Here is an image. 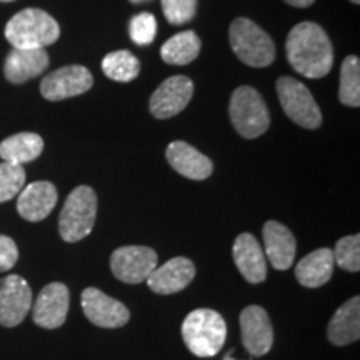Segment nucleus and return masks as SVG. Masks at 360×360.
<instances>
[{"mask_svg": "<svg viewBox=\"0 0 360 360\" xmlns=\"http://www.w3.org/2000/svg\"><path fill=\"white\" fill-rule=\"evenodd\" d=\"M231 47L249 67H267L276 58V45L264 29L245 17H238L229 29Z\"/></svg>", "mask_w": 360, "mask_h": 360, "instance_id": "4", "label": "nucleus"}, {"mask_svg": "<svg viewBox=\"0 0 360 360\" xmlns=\"http://www.w3.org/2000/svg\"><path fill=\"white\" fill-rule=\"evenodd\" d=\"M339 98L347 107H360V60L359 57L349 56L344 58L340 67Z\"/></svg>", "mask_w": 360, "mask_h": 360, "instance_id": "26", "label": "nucleus"}, {"mask_svg": "<svg viewBox=\"0 0 360 360\" xmlns=\"http://www.w3.org/2000/svg\"><path fill=\"white\" fill-rule=\"evenodd\" d=\"M30 307L32 290L24 277L7 276L0 281V326H20Z\"/></svg>", "mask_w": 360, "mask_h": 360, "instance_id": "10", "label": "nucleus"}, {"mask_svg": "<svg viewBox=\"0 0 360 360\" xmlns=\"http://www.w3.org/2000/svg\"><path fill=\"white\" fill-rule=\"evenodd\" d=\"M97 217V193L80 186L67 197L58 217V233L65 242H79L92 232Z\"/></svg>", "mask_w": 360, "mask_h": 360, "instance_id": "5", "label": "nucleus"}, {"mask_svg": "<svg viewBox=\"0 0 360 360\" xmlns=\"http://www.w3.org/2000/svg\"><path fill=\"white\" fill-rule=\"evenodd\" d=\"M157 267V254L150 247L125 245L110 257L112 274L125 283L146 282Z\"/></svg>", "mask_w": 360, "mask_h": 360, "instance_id": "8", "label": "nucleus"}, {"mask_svg": "<svg viewBox=\"0 0 360 360\" xmlns=\"http://www.w3.org/2000/svg\"><path fill=\"white\" fill-rule=\"evenodd\" d=\"M0 2H13V0H0Z\"/></svg>", "mask_w": 360, "mask_h": 360, "instance_id": "35", "label": "nucleus"}, {"mask_svg": "<svg viewBox=\"0 0 360 360\" xmlns=\"http://www.w3.org/2000/svg\"><path fill=\"white\" fill-rule=\"evenodd\" d=\"M193 96V82L186 75H172L165 79L154 94H152L150 107L152 115L157 119H170L182 112Z\"/></svg>", "mask_w": 360, "mask_h": 360, "instance_id": "11", "label": "nucleus"}, {"mask_svg": "<svg viewBox=\"0 0 360 360\" xmlns=\"http://www.w3.org/2000/svg\"><path fill=\"white\" fill-rule=\"evenodd\" d=\"M287 58L297 74L322 79L334 64V49L326 30L314 22H300L287 35Z\"/></svg>", "mask_w": 360, "mask_h": 360, "instance_id": "1", "label": "nucleus"}, {"mask_svg": "<svg viewBox=\"0 0 360 360\" xmlns=\"http://www.w3.org/2000/svg\"><path fill=\"white\" fill-rule=\"evenodd\" d=\"M202 42L193 30L175 34L162 45V60L170 65H187L199 57Z\"/></svg>", "mask_w": 360, "mask_h": 360, "instance_id": "24", "label": "nucleus"}, {"mask_svg": "<svg viewBox=\"0 0 360 360\" xmlns=\"http://www.w3.org/2000/svg\"><path fill=\"white\" fill-rule=\"evenodd\" d=\"M82 310L85 317L89 319L94 326L102 328H117L122 327L129 322L130 312L122 302L103 294L96 287H89L82 292Z\"/></svg>", "mask_w": 360, "mask_h": 360, "instance_id": "12", "label": "nucleus"}, {"mask_svg": "<svg viewBox=\"0 0 360 360\" xmlns=\"http://www.w3.org/2000/svg\"><path fill=\"white\" fill-rule=\"evenodd\" d=\"M327 337L337 347L354 344L360 337V297H352L340 305L330 319L327 327Z\"/></svg>", "mask_w": 360, "mask_h": 360, "instance_id": "21", "label": "nucleus"}, {"mask_svg": "<svg viewBox=\"0 0 360 360\" xmlns=\"http://www.w3.org/2000/svg\"><path fill=\"white\" fill-rule=\"evenodd\" d=\"M70 305L67 285L53 282L45 285L34 304V322L44 328H58L65 323Z\"/></svg>", "mask_w": 360, "mask_h": 360, "instance_id": "14", "label": "nucleus"}, {"mask_svg": "<svg viewBox=\"0 0 360 360\" xmlns=\"http://www.w3.org/2000/svg\"><path fill=\"white\" fill-rule=\"evenodd\" d=\"M25 187V170L22 165L2 162L0 164V204L12 200Z\"/></svg>", "mask_w": 360, "mask_h": 360, "instance_id": "27", "label": "nucleus"}, {"mask_svg": "<svg viewBox=\"0 0 360 360\" xmlns=\"http://www.w3.org/2000/svg\"><path fill=\"white\" fill-rule=\"evenodd\" d=\"M278 101L287 117L304 129H319L322 124V112L314 101L310 90L294 77L277 80Z\"/></svg>", "mask_w": 360, "mask_h": 360, "instance_id": "7", "label": "nucleus"}, {"mask_svg": "<svg viewBox=\"0 0 360 360\" xmlns=\"http://www.w3.org/2000/svg\"><path fill=\"white\" fill-rule=\"evenodd\" d=\"M264 245L265 257L277 270H287L292 267L297 252V242L285 225L277 220H269L264 225Z\"/></svg>", "mask_w": 360, "mask_h": 360, "instance_id": "18", "label": "nucleus"}, {"mask_svg": "<svg viewBox=\"0 0 360 360\" xmlns=\"http://www.w3.org/2000/svg\"><path fill=\"white\" fill-rule=\"evenodd\" d=\"M334 252V262L347 272L360 270V236H349L337 242Z\"/></svg>", "mask_w": 360, "mask_h": 360, "instance_id": "28", "label": "nucleus"}, {"mask_svg": "<svg viewBox=\"0 0 360 360\" xmlns=\"http://www.w3.org/2000/svg\"><path fill=\"white\" fill-rule=\"evenodd\" d=\"M102 70L115 82H132L141 74V60L129 51H115L103 57Z\"/></svg>", "mask_w": 360, "mask_h": 360, "instance_id": "25", "label": "nucleus"}, {"mask_svg": "<svg viewBox=\"0 0 360 360\" xmlns=\"http://www.w3.org/2000/svg\"><path fill=\"white\" fill-rule=\"evenodd\" d=\"M193 277H195V265L192 260L187 257H174L160 267H155L146 282L155 294L170 295L186 289Z\"/></svg>", "mask_w": 360, "mask_h": 360, "instance_id": "15", "label": "nucleus"}, {"mask_svg": "<svg viewBox=\"0 0 360 360\" xmlns=\"http://www.w3.org/2000/svg\"><path fill=\"white\" fill-rule=\"evenodd\" d=\"M49 67V53L45 49H12L4 64L6 79L12 84H24L37 77Z\"/></svg>", "mask_w": 360, "mask_h": 360, "instance_id": "20", "label": "nucleus"}, {"mask_svg": "<svg viewBox=\"0 0 360 360\" xmlns=\"http://www.w3.org/2000/svg\"><path fill=\"white\" fill-rule=\"evenodd\" d=\"M169 164L175 172L192 180H204L212 175L214 164L209 157L184 141H175L165 150Z\"/></svg>", "mask_w": 360, "mask_h": 360, "instance_id": "19", "label": "nucleus"}, {"mask_svg": "<svg viewBox=\"0 0 360 360\" xmlns=\"http://www.w3.org/2000/svg\"><path fill=\"white\" fill-rule=\"evenodd\" d=\"M132 4H146V2H150V0H130Z\"/></svg>", "mask_w": 360, "mask_h": 360, "instance_id": "33", "label": "nucleus"}, {"mask_svg": "<svg viewBox=\"0 0 360 360\" xmlns=\"http://www.w3.org/2000/svg\"><path fill=\"white\" fill-rule=\"evenodd\" d=\"M129 34L134 44L148 45L154 42L157 35V19L152 13L142 12L132 17L129 24Z\"/></svg>", "mask_w": 360, "mask_h": 360, "instance_id": "29", "label": "nucleus"}, {"mask_svg": "<svg viewBox=\"0 0 360 360\" xmlns=\"http://www.w3.org/2000/svg\"><path fill=\"white\" fill-rule=\"evenodd\" d=\"M227 326L222 315L212 309H197L182 323V339L197 357H214L224 347Z\"/></svg>", "mask_w": 360, "mask_h": 360, "instance_id": "3", "label": "nucleus"}, {"mask_svg": "<svg viewBox=\"0 0 360 360\" xmlns=\"http://www.w3.org/2000/svg\"><path fill=\"white\" fill-rule=\"evenodd\" d=\"M229 114L232 125L244 139L260 137L270 125V114L262 96L249 85L233 90Z\"/></svg>", "mask_w": 360, "mask_h": 360, "instance_id": "6", "label": "nucleus"}, {"mask_svg": "<svg viewBox=\"0 0 360 360\" xmlns=\"http://www.w3.org/2000/svg\"><path fill=\"white\" fill-rule=\"evenodd\" d=\"M57 188L53 184L45 182V180L34 182L20 191L19 199H17V210L22 219L29 222H40L51 215L57 204Z\"/></svg>", "mask_w": 360, "mask_h": 360, "instance_id": "17", "label": "nucleus"}, {"mask_svg": "<svg viewBox=\"0 0 360 360\" xmlns=\"http://www.w3.org/2000/svg\"><path fill=\"white\" fill-rule=\"evenodd\" d=\"M60 37L57 20L40 8H24L6 25V39L13 49H45Z\"/></svg>", "mask_w": 360, "mask_h": 360, "instance_id": "2", "label": "nucleus"}, {"mask_svg": "<svg viewBox=\"0 0 360 360\" xmlns=\"http://www.w3.org/2000/svg\"><path fill=\"white\" fill-rule=\"evenodd\" d=\"M285 4H289L292 7H299V8H305V7H310L315 0H283Z\"/></svg>", "mask_w": 360, "mask_h": 360, "instance_id": "32", "label": "nucleus"}, {"mask_svg": "<svg viewBox=\"0 0 360 360\" xmlns=\"http://www.w3.org/2000/svg\"><path fill=\"white\" fill-rule=\"evenodd\" d=\"M165 19L172 25H184L195 17L197 0H162Z\"/></svg>", "mask_w": 360, "mask_h": 360, "instance_id": "30", "label": "nucleus"}, {"mask_svg": "<svg viewBox=\"0 0 360 360\" xmlns=\"http://www.w3.org/2000/svg\"><path fill=\"white\" fill-rule=\"evenodd\" d=\"M19 260V249L11 237L0 236V272H7Z\"/></svg>", "mask_w": 360, "mask_h": 360, "instance_id": "31", "label": "nucleus"}, {"mask_svg": "<svg viewBox=\"0 0 360 360\" xmlns=\"http://www.w3.org/2000/svg\"><path fill=\"white\" fill-rule=\"evenodd\" d=\"M334 265V252L330 249H317L297 264L295 277L300 285L307 289H317L330 281Z\"/></svg>", "mask_w": 360, "mask_h": 360, "instance_id": "22", "label": "nucleus"}, {"mask_svg": "<svg viewBox=\"0 0 360 360\" xmlns=\"http://www.w3.org/2000/svg\"><path fill=\"white\" fill-rule=\"evenodd\" d=\"M242 344L254 357H262L272 349L274 328L269 314L259 305H249L240 314Z\"/></svg>", "mask_w": 360, "mask_h": 360, "instance_id": "13", "label": "nucleus"}, {"mask_svg": "<svg viewBox=\"0 0 360 360\" xmlns=\"http://www.w3.org/2000/svg\"><path fill=\"white\" fill-rule=\"evenodd\" d=\"M350 2H352V4H355V6H357V4H360V0H350Z\"/></svg>", "mask_w": 360, "mask_h": 360, "instance_id": "34", "label": "nucleus"}, {"mask_svg": "<svg viewBox=\"0 0 360 360\" xmlns=\"http://www.w3.org/2000/svg\"><path fill=\"white\" fill-rule=\"evenodd\" d=\"M44 141L42 137L34 132H22L7 137L6 141L0 142V157L4 162L11 164H27L32 162L42 154Z\"/></svg>", "mask_w": 360, "mask_h": 360, "instance_id": "23", "label": "nucleus"}, {"mask_svg": "<svg viewBox=\"0 0 360 360\" xmlns=\"http://www.w3.org/2000/svg\"><path fill=\"white\" fill-rule=\"evenodd\" d=\"M232 257L238 272L250 283H262L267 277V260L259 240L252 233H240L232 247Z\"/></svg>", "mask_w": 360, "mask_h": 360, "instance_id": "16", "label": "nucleus"}, {"mask_svg": "<svg viewBox=\"0 0 360 360\" xmlns=\"http://www.w3.org/2000/svg\"><path fill=\"white\" fill-rule=\"evenodd\" d=\"M94 77L84 65H67L53 70L40 84V94L47 101L57 102L82 96L92 89Z\"/></svg>", "mask_w": 360, "mask_h": 360, "instance_id": "9", "label": "nucleus"}]
</instances>
